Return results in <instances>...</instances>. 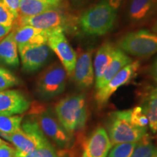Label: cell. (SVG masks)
Instances as JSON below:
<instances>
[{
	"label": "cell",
	"instance_id": "1",
	"mask_svg": "<svg viewBox=\"0 0 157 157\" xmlns=\"http://www.w3.org/2000/svg\"><path fill=\"white\" fill-rule=\"evenodd\" d=\"M59 122L73 135L85 127L87 120L86 97L84 94H74L63 98L55 105Z\"/></svg>",
	"mask_w": 157,
	"mask_h": 157
},
{
	"label": "cell",
	"instance_id": "2",
	"mask_svg": "<svg viewBox=\"0 0 157 157\" xmlns=\"http://www.w3.org/2000/svg\"><path fill=\"white\" fill-rule=\"evenodd\" d=\"M106 127L112 146L119 143L138 142L147 133V128L135 126L131 121V109L111 113Z\"/></svg>",
	"mask_w": 157,
	"mask_h": 157
},
{
	"label": "cell",
	"instance_id": "3",
	"mask_svg": "<svg viewBox=\"0 0 157 157\" xmlns=\"http://www.w3.org/2000/svg\"><path fill=\"white\" fill-rule=\"evenodd\" d=\"M117 18V10L105 0L85 11L80 17L78 23L82 30L87 35L103 36L113 28Z\"/></svg>",
	"mask_w": 157,
	"mask_h": 157
},
{
	"label": "cell",
	"instance_id": "4",
	"mask_svg": "<svg viewBox=\"0 0 157 157\" xmlns=\"http://www.w3.org/2000/svg\"><path fill=\"white\" fill-rule=\"evenodd\" d=\"M0 135L13 143L16 151L21 154H29L50 143L35 119L24 121L19 129L11 134L1 133Z\"/></svg>",
	"mask_w": 157,
	"mask_h": 157
},
{
	"label": "cell",
	"instance_id": "5",
	"mask_svg": "<svg viewBox=\"0 0 157 157\" xmlns=\"http://www.w3.org/2000/svg\"><path fill=\"white\" fill-rule=\"evenodd\" d=\"M125 53L138 58H148L157 52V34L146 29L128 33L118 41Z\"/></svg>",
	"mask_w": 157,
	"mask_h": 157
},
{
	"label": "cell",
	"instance_id": "6",
	"mask_svg": "<svg viewBox=\"0 0 157 157\" xmlns=\"http://www.w3.org/2000/svg\"><path fill=\"white\" fill-rule=\"evenodd\" d=\"M31 111L34 117L42 132L61 148H69L72 145L73 138L63 128L61 124L48 110L40 105H32Z\"/></svg>",
	"mask_w": 157,
	"mask_h": 157
},
{
	"label": "cell",
	"instance_id": "7",
	"mask_svg": "<svg viewBox=\"0 0 157 157\" xmlns=\"http://www.w3.org/2000/svg\"><path fill=\"white\" fill-rule=\"evenodd\" d=\"M68 74L61 63H54L44 69L36 81V92L41 98L50 99L60 95L66 85Z\"/></svg>",
	"mask_w": 157,
	"mask_h": 157
},
{
	"label": "cell",
	"instance_id": "8",
	"mask_svg": "<svg viewBox=\"0 0 157 157\" xmlns=\"http://www.w3.org/2000/svg\"><path fill=\"white\" fill-rule=\"evenodd\" d=\"M70 24L71 23H70L69 17L58 10V7L34 16L18 17L14 23L15 27L28 25L44 31L59 28L65 31Z\"/></svg>",
	"mask_w": 157,
	"mask_h": 157
},
{
	"label": "cell",
	"instance_id": "9",
	"mask_svg": "<svg viewBox=\"0 0 157 157\" xmlns=\"http://www.w3.org/2000/svg\"><path fill=\"white\" fill-rule=\"evenodd\" d=\"M48 45L57 55L68 76L71 77L76 62V53L71 46L62 29L49 31Z\"/></svg>",
	"mask_w": 157,
	"mask_h": 157
},
{
	"label": "cell",
	"instance_id": "10",
	"mask_svg": "<svg viewBox=\"0 0 157 157\" xmlns=\"http://www.w3.org/2000/svg\"><path fill=\"white\" fill-rule=\"evenodd\" d=\"M139 68H140V62L138 60L132 61L131 63L123 68L105 86L97 90L95 98L98 107L101 109L105 106L111 95L119 87L128 84L135 77Z\"/></svg>",
	"mask_w": 157,
	"mask_h": 157
},
{
	"label": "cell",
	"instance_id": "11",
	"mask_svg": "<svg viewBox=\"0 0 157 157\" xmlns=\"http://www.w3.org/2000/svg\"><path fill=\"white\" fill-rule=\"evenodd\" d=\"M18 53L23 69L26 72L39 70L46 63L50 57V48L48 44L19 45Z\"/></svg>",
	"mask_w": 157,
	"mask_h": 157
},
{
	"label": "cell",
	"instance_id": "12",
	"mask_svg": "<svg viewBox=\"0 0 157 157\" xmlns=\"http://www.w3.org/2000/svg\"><path fill=\"white\" fill-rule=\"evenodd\" d=\"M92 51H80L76 56V62L71 78L80 90H87L93 85L95 73Z\"/></svg>",
	"mask_w": 157,
	"mask_h": 157
},
{
	"label": "cell",
	"instance_id": "13",
	"mask_svg": "<svg viewBox=\"0 0 157 157\" xmlns=\"http://www.w3.org/2000/svg\"><path fill=\"white\" fill-rule=\"evenodd\" d=\"M112 145L103 127H98L84 140L81 157H107Z\"/></svg>",
	"mask_w": 157,
	"mask_h": 157
},
{
	"label": "cell",
	"instance_id": "14",
	"mask_svg": "<svg viewBox=\"0 0 157 157\" xmlns=\"http://www.w3.org/2000/svg\"><path fill=\"white\" fill-rule=\"evenodd\" d=\"M31 102L22 92L14 90H0V114L17 115L28 111Z\"/></svg>",
	"mask_w": 157,
	"mask_h": 157
},
{
	"label": "cell",
	"instance_id": "15",
	"mask_svg": "<svg viewBox=\"0 0 157 157\" xmlns=\"http://www.w3.org/2000/svg\"><path fill=\"white\" fill-rule=\"evenodd\" d=\"M14 39L19 45H41L48 44L49 31L39 29L31 25L13 27Z\"/></svg>",
	"mask_w": 157,
	"mask_h": 157
},
{
	"label": "cell",
	"instance_id": "16",
	"mask_svg": "<svg viewBox=\"0 0 157 157\" xmlns=\"http://www.w3.org/2000/svg\"><path fill=\"white\" fill-rule=\"evenodd\" d=\"M132 62V60L119 48H115L112 60H111L103 76L99 81L95 82L96 90L105 86L113 76L117 75L120 71Z\"/></svg>",
	"mask_w": 157,
	"mask_h": 157
},
{
	"label": "cell",
	"instance_id": "17",
	"mask_svg": "<svg viewBox=\"0 0 157 157\" xmlns=\"http://www.w3.org/2000/svg\"><path fill=\"white\" fill-rule=\"evenodd\" d=\"M0 61L13 67L19 65L17 44L14 39L13 29L0 41Z\"/></svg>",
	"mask_w": 157,
	"mask_h": 157
},
{
	"label": "cell",
	"instance_id": "18",
	"mask_svg": "<svg viewBox=\"0 0 157 157\" xmlns=\"http://www.w3.org/2000/svg\"><path fill=\"white\" fill-rule=\"evenodd\" d=\"M115 48L110 42H105L98 50L93 64L95 82L99 81L112 60Z\"/></svg>",
	"mask_w": 157,
	"mask_h": 157
},
{
	"label": "cell",
	"instance_id": "19",
	"mask_svg": "<svg viewBox=\"0 0 157 157\" xmlns=\"http://www.w3.org/2000/svg\"><path fill=\"white\" fill-rule=\"evenodd\" d=\"M141 107L148 119V126L153 133L157 132V87L147 91Z\"/></svg>",
	"mask_w": 157,
	"mask_h": 157
},
{
	"label": "cell",
	"instance_id": "20",
	"mask_svg": "<svg viewBox=\"0 0 157 157\" xmlns=\"http://www.w3.org/2000/svg\"><path fill=\"white\" fill-rule=\"evenodd\" d=\"M157 7V0H131L129 7V16L133 21L146 19Z\"/></svg>",
	"mask_w": 157,
	"mask_h": 157
},
{
	"label": "cell",
	"instance_id": "21",
	"mask_svg": "<svg viewBox=\"0 0 157 157\" xmlns=\"http://www.w3.org/2000/svg\"><path fill=\"white\" fill-rule=\"evenodd\" d=\"M54 8L57 7L39 0H21L18 17L34 16Z\"/></svg>",
	"mask_w": 157,
	"mask_h": 157
},
{
	"label": "cell",
	"instance_id": "22",
	"mask_svg": "<svg viewBox=\"0 0 157 157\" xmlns=\"http://www.w3.org/2000/svg\"><path fill=\"white\" fill-rule=\"evenodd\" d=\"M157 154V147L153 143L148 134L137 143L131 157H154Z\"/></svg>",
	"mask_w": 157,
	"mask_h": 157
},
{
	"label": "cell",
	"instance_id": "23",
	"mask_svg": "<svg viewBox=\"0 0 157 157\" xmlns=\"http://www.w3.org/2000/svg\"><path fill=\"white\" fill-rule=\"evenodd\" d=\"M22 116L0 114V134H11L21 126Z\"/></svg>",
	"mask_w": 157,
	"mask_h": 157
},
{
	"label": "cell",
	"instance_id": "24",
	"mask_svg": "<svg viewBox=\"0 0 157 157\" xmlns=\"http://www.w3.org/2000/svg\"><path fill=\"white\" fill-rule=\"evenodd\" d=\"M137 142L119 143L113 146L107 157H131Z\"/></svg>",
	"mask_w": 157,
	"mask_h": 157
},
{
	"label": "cell",
	"instance_id": "25",
	"mask_svg": "<svg viewBox=\"0 0 157 157\" xmlns=\"http://www.w3.org/2000/svg\"><path fill=\"white\" fill-rule=\"evenodd\" d=\"M20 84L21 80L14 74L0 66V90H7Z\"/></svg>",
	"mask_w": 157,
	"mask_h": 157
},
{
	"label": "cell",
	"instance_id": "26",
	"mask_svg": "<svg viewBox=\"0 0 157 157\" xmlns=\"http://www.w3.org/2000/svg\"><path fill=\"white\" fill-rule=\"evenodd\" d=\"M15 157H60L50 143L36 148L34 151L26 154H21L16 151Z\"/></svg>",
	"mask_w": 157,
	"mask_h": 157
},
{
	"label": "cell",
	"instance_id": "27",
	"mask_svg": "<svg viewBox=\"0 0 157 157\" xmlns=\"http://www.w3.org/2000/svg\"><path fill=\"white\" fill-rule=\"evenodd\" d=\"M131 121L135 126L141 128H147L148 119L141 106L135 107L131 109Z\"/></svg>",
	"mask_w": 157,
	"mask_h": 157
},
{
	"label": "cell",
	"instance_id": "28",
	"mask_svg": "<svg viewBox=\"0 0 157 157\" xmlns=\"http://www.w3.org/2000/svg\"><path fill=\"white\" fill-rule=\"evenodd\" d=\"M16 17L7 8L2 0H0V24L7 26H13Z\"/></svg>",
	"mask_w": 157,
	"mask_h": 157
},
{
	"label": "cell",
	"instance_id": "29",
	"mask_svg": "<svg viewBox=\"0 0 157 157\" xmlns=\"http://www.w3.org/2000/svg\"><path fill=\"white\" fill-rule=\"evenodd\" d=\"M2 2L17 19L19 16L20 4L21 0H2Z\"/></svg>",
	"mask_w": 157,
	"mask_h": 157
},
{
	"label": "cell",
	"instance_id": "30",
	"mask_svg": "<svg viewBox=\"0 0 157 157\" xmlns=\"http://www.w3.org/2000/svg\"><path fill=\"white\" fill-rule=\"evenodd\" d=\"M16 149L7 142L0 145V157H15Z\"/></svg>",
	"mask_w": 157,
	"mask_h": 157
},
{
	"label": "cell",
	"instance_id": "31",
	"mask_svg": "<svg viewBox=\"0 0 157 157\" xmlns=\"http://www.w3.org/2000/svg\"><path fill=\"white\" fill-rule=\"evenodd\" d=\"M13 26H7V25L0 24V41L4 37L7 36L10 31L13 30Z\"/></svg>",
	"mask_w": 157,
	"mask_h": 157
},
{
	"label": "cell",
	"instance_id": "32",
	"mask_svg": "<svg viewBox=\"0 0 157 157\" xmlns=\"http://www.w3.org/2000/svg\"><path fill=\"white\" fill-rule=\"evenodd\" d=\"M151 73L153 79H154V81L157 84V58L154 60V63L152 65L151 69Z\"/></svg>",
	"mask_w": 157,
	"mask_h": 157
},
{
	"label": "cell",
	"instance_id": "33",
	"mask_svg": "<svg viewBox=\"0 0 157 157\" xmlns=\"http://www.w3.org/2000/svg\"><path fill=\"white\" fill-rule=\"evenodd\" d=\"M105 1L107 2V3L109 4L111 7H112L113 9L117 10L119 7V6H120L122 0H105Z\"/></svg>",
	"mask_w": 157,
	"mask_h": 157
},
{
	"label": "cell",
	"instance_id": "34",
	"mask_svg": "<svg viewBox=\"0 0 157 157\" xmlns=\"http://www.w3.org/2000/svg\"><path fill=\"white\" fill-rule=\"evenodd\" d=\"M39 1L48 4V5H50L56 7H58V6L60 5V3L61 2V0H39Z\"/></svg>",
	"mask_w": 157,
	"mask_h": 157
},
{
	"label": "cell",
	"instance_id": "35",
	"mask_svg": "<svg viewBox=\"0 0 157 157\" xmlns=\"http://www.w3.org/2000/svg\"><path fill=\"white\" fill-rule=\"evenodd\" d=\"M154 31H155V33H156V34H157V21H156V24H155L154 27Z\"/></svg>",
	"mask_w": 157,
	"mask_h": 157
},
{
	"label": "cell",
	"instance_id": "36",
	"mask_svg": "<svg viewBox=\"0 0 157 157\" xmlns=\"http://www.w3.org/2000/svg\"><path fill=\"white\" fill-rule=\"evenodd\" d=\"M6 142L5 140H3L2 139H1L0 138V145H2V144H3V143H5Z\"/></svg>",
	"mask_w": 157,
	"mask_h": 157
},
{
	"label": "cell",
	"instance_id": "37",
	"mask_svg": "<svg viewBox=\"0 0 157 157\" xmlns=\"http://www.w3.org/2000/svg\"><path fill=\"white\" fill-rule=\"evenodd\" d=\"M154 157H157V154H156V155H155V156H154Z\"/></svg>",
	"mask_w": 157,
	"mask_h": 157
}]
</instances>
